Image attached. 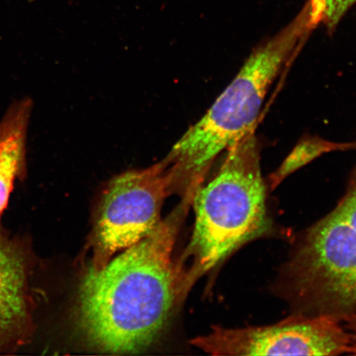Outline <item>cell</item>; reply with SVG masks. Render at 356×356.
Listing matches in <instances>:
<instances>
[{
	"label": "cell",
	"mask_w": 356,
	"mask_h": 356,
	"mask_svg": "<svg viewBox=\"0 0 356 356\" xmlns=\"http://www.w3.org/2000/svg\"><path fill=\"white\" fill-rule=\"evenodd\" d=\"M355 143H334L318 137L302 139L289 154L280 167L269 177L271 191L277 188L284 180L320 156L337 150L355 149Z\"/></svg>",
	"instance_id": "cell-8"
},
{
	"label": "cell",
	"mask_w": 356,
	"mask_h": 356,
	"mask_svg": "<svg viewBox=\"0 0 356 356\" xmlns=\"http://www.w3.org/2000/svg\"><path fill=\"white\" fill-rule=\"evenodd\" d=\"M346 327L349 331L350 337V354L356 355V316L345 322Z\"/></svg>",
	"instance_id": "cell-10"
},
{
	"label": "cell",
	"mask_w": 356,
	"mask_h": 356,
	"mask_svg": "<svg viewBox=\"0 0 356 356\" xmlns=\"http://www.w3.org/2000/svg\"><path fill=\"white\" fill-rule=\"evenodd\" d=\"M225 153L216 175L195 191L191 200L193 234L181 258L191 287L245 245L277 234L254 131Z\"/></svg>",
	"instance_id": "cell-3"
},
{
	"label": "cell",
	"mask_w": 356,
	"mask_h": 356,
	"mask_svg": "<svg viewBox=\"0 0 356 356\" xmlns=\"http://www.w3.org/2000/svg\"><path fill=\"white\" fill-rule=\"evenodd\" d=\"M32 108L29 99L17 101L0 122V216L16 179L26 170V135Z\"/></svg>",
	"instance_id": "cell-7"
},
{
	"label": "cell",
	"mask_w": 356,
	"mask_h": 356,
	"mask_svg": "<svg viewBox=\"0 0 356 356\" xmlns=\"http://www.w3.org/2000/svg\"><path fill=\"white\" fill-rule=\"evenodd\" d=\"M172 194L173 175L165 159L113 177L100 200L88 268H102L118 252L152 234L162 222L163 203Z\"/></svg>",
	"instance_id": "cell-4"
},
{
	"label": "cell",
	"mask_w": 356,
	"mask_h": 356,
	"mask_svg": "<svg viewBox=\"0 0 356 356\" xmlns=\"http://www.w3.org/2000/svg\"><path fill=\"white\" fill-rule=\"evenodd\" d=\"M320 24L307 2L296 19L252 51L233 81L199 122L191 127L164 159L173 175V193L191 203L218 156L255 131L275 79Z\"/></svg>",
	"instance_id": "cell-2"
},
{
	"label": "cell",
	"mask_w": 356,
	"mask_h": 356,
	"mask_svg": "<svg viewBox=\"0 0 356 356\" xmlns=\"http://www.w3.org/2000/svg\"><path fill=\"white\" fill-rule=\"evenodd\" d=\"M355 144H356V142H355ZM355 149H356V147H355ZM355 170H356V167H355Z\"/></svg>",
	"instance_id": "cell-11"
},
{
	"label": "cell",
	"mask_w": 356,
	"mask_h": 356,
	"mask_svg": "<svg viewBox=\"0 0 356 356\" xmlns=\"http://www.w3.org/2000/svg\"><path fill=\"white\" fill-rule=\"evenodd\" d=\"M321 13L323 24L329 33H333L355 4L356 0H309Z\"/></svg>",
	"instance_id": "cell-9"
},
{
	"label": "cell",
	"mask_w": 356,
	"mask_h": 356,
	"mask_svg": "<svg viewBox=\"0 0 356 356\" xmlns=\"http://www.w3.org/2000/svg\"><path fill=\"white\" fill-rule=\"evenodd\" d=\"M33 264L25 245L0 232V353L25 345L32 336Z\"/></svg>",
	"instance_id": "cell-6"
},
{
	"label": "cell",
	"mask_w": 356,
	"mask_h": 356,
	"mask_svg": "<svg viewBox=\"0 0 356 356\" xmlns=\"http://www.w3.org/2000/svg\"><path fill=\"white\" fill-rule=\"evenodd\" d=\"M191 344L212 355H340L350 354L343 323L323 316L293 314L266 326L213 327Z\"/></svg>",
	"instance_id": "cell-5"
},
{
	"label": "cell",
	"mask_w": 356,
	"mask_h": 356,
	"mask_svg": "<svg viewBox=\"0 0 356 356\" xmlns=\"http://www.w3.org/2000/svg\"><path fill=\"white\" fill-rule=\"evenodd\" d=\"M191 204L179 206L140 243L80 280L74 307L79 336L102 353L133 354L152 345L191 288L173 252Z\"/></svg>",
	"instance_id": "cell-1"
}]
</instances>
